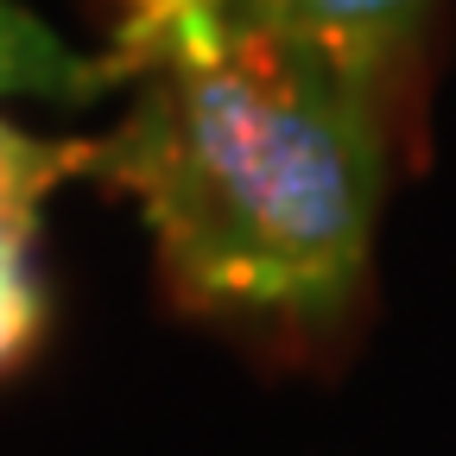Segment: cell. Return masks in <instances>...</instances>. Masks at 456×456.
<instances>
[{"mask_svg": "<svg viewBox=\"0 0 456 456\" xmlns=\"http://www.w3.org/2000/svg\"><path fill=\"white\" fill-rule=\"evenodd\" d=\"M387 95L393 77L241 20L216 57L140 83L95 171L146 216L178 311L317 362L368 292Z\"/></svg>", "mask_w": 456, "mask_h": 456, "instance_id": "cell-1", "label": "cell"}, {"mask_svg": "<svg viewBox=\"0 0 456 456\" xmlns=\"http://www.w3.org/2000/svg\"><path fill=\"white\" fill-rule=\"evenodd\" d=\"M431 7L437 0H241V13L254 26L311 38V45L349 57V64H362L374 77L399 70V57L425 32Z\"/></svg>", "mask_w": 456, "mask_h": 456, "instance_id": "cell-2", "label": "cell"}, {"mask_svg": "<svg viewBox=\"0 0 456 456\" xmlns=\"http://www.w3.org/2000/svg\"><path fill=\"white\" fill-rule=\"evenodd\" d=\"M241 20V0H108V70L114 83H146L159 70L203 64Z\"/></svg>", "mask_w": 456, "mask_h": 456, "instance_id": "cell-3", "label": "cell"}, {"mask_svg": "<svg viewBox=\"0 0 456 456\" xmlns=\"http://www.w3.org/2000/svg\"><path fill=\"white\" fill-rule=\"evenodd\" d=\"M102 165V146L83 140H26L0 121V279L26 273V241L38 228V203L77 178V171Z\"/></svg>", "mask_w": 456, "mask_h": 456, "instance_id": "cell-4", "label": "cell"}, {"mask_svg": "<svg viewBox=\"0 0 456 456\" xmlns=\"http://www.w3.org/2000/svg\"><path fill=\"white\" fill-rule=\"evenodd\" d=\"M114 83L108 57L89 64L57 38L45 20L0 0V95H45V102H89Z\"/></svg>", "mask_w": 456, "mask_h": 456, "instance_id": "cell-5", "label": "cell"}, {"mask_svg": "<svg viewBox=\"0 0 456 456\" xmlns=\"http://www.w3.org/2000/svg\"><path fill=\"white\" fill-rule=\"evenodd\" d=\"M38 330H45V298H38L32 273H7L0 279V374H13L32 355Z\"/></svg>", "mask_w": 456, "mask_h": 456, "instance_id": "cell-6", "label": "cell"}]
</instances>
